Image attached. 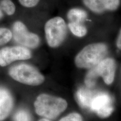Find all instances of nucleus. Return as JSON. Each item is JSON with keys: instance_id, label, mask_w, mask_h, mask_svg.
<instances>
[{"instance_id": "1", "label": "nucleus", "mask_w": 121, "mask_h": 121, "mask_svg": "<svg viewBox=\"0 0 121 121\" xmlns=\"http://www.w3.org/2000/svg\"><path fill=\"white\" fill-rule=\"evenodd\" d=\"M67 103L62 98L46 94L38 96L34 102L35 112L47 119H54L65 110Z\"/></svg>"}, {"instance_id": "2", "label": "nucleus", "mask_w": 121, "mask_h": 121, "mask_svg": "<svg viewBox=\"0 0 121 121\" xmlns=\"http://www.w3.org/2000/svg\"><path fill=\"white\" fill-rule=\"evenodd\" d=\"M107 45L103 43L87 45L76 57V65L78 67L84 69L95 67L103 60L107 53Z\"/></svg>"}, {"instance_id": "3", "label": "nucleus", "mask_w": 121, "mask_h": 121, "mask_svg": "<svg viewBox=\"0 0 121 121\" xmlns=\"http://www.w3.org/2000/svg\"><path fill=\"white\" fill-rule=\"evenodd\" d=\"M67 25L60 16L54 17L46 22L44 26L45 39L51 48H56L65 40L67 35Z\"/></svg>"}, {"instance_id": "4", "label": "nucleus", "mask_w": 121, "mask_h": 121, "mask_svg": "<svg viewBox=\"0 0 121 121\" xmlns=\"http://www.w3.org/2000/svg\"><path fill=\"white\" fill-rule=\"evenodd\" d=\"M9 73L13 80L28 85H39L44 81V77L38 69L25 63L12 67Z\"/></svg>"}, {"instance_id": "5", "label": "nucleus", "mask_w": 121, "mask_h": 121, "mask_svg": "<svg viewBox=\"0 0 121 121\" xmlns=\"http://www.w3.org/2000/svg\"><path fill=\"white\" fill-rule=\"evenodd\" d=\"M11 31L15 41L22 46L26 48H35L40 44L39 36L29 31L26 25L20 21L14 22Z\"/></svg>"}, {"instance_id": "6", "label": "nucleus", "mask_w": 121, "mask_h": 121, "mask_svg": "<svg viewBox=\"0 0 121 121\" xmlns=\"http://www.w3.org/2000/svg\"><path fill=\"white\" fill-rule=\"evenodd\" d=\"M31 57V52L28 48L22 45L6 47L0 49V66L4 67L16 60H26Z\"/></svg>"}, {"instance_id": "7", "label": "nucleus", "mask_w": 121, "mask_h": 121, "mask_svg": "<svg viewBox=\"0 0 121 121\" xmlns=\"http://www.w3.org/2000/svg\"><path fill=\"white\" fill-rule=\"evenodd\" d=\"M89 109L95 112L99 117H108L113 111L112 99L107 93L95 94Z\"/></svg>"}, {"instance_id": "8", "label": "nucleus", "mask_w": 121, "mask_h": 121, "mask_svg": "<svg viewBox=\"0 0 121 121\" xmlns=\"http://www.w3.org/2000/svg\"><path fill=\"white\" fill-rule=\"evenodd\" d=\"M93 69L98 76L102 77L107 84H111L113 82L116 72V62L113 59L103 60Z\"/></svg>"}, {"instance_id": "9", "label": "nucleus", "mask_w": 121, "mask_h": 121, "mask_svg": "<svg viewBox=\"0 0 121 121\" xmlns=\"http://www.w3.org/2000/svg\"><path fill=\"white\" fill-rule=\"evenodd\" d=\"M82 2L93 13H102L117 10L120 5L121 0H82Z\"/></svg>"}, {"instance_id": "10", "label": "nucleus", "mask_w": 121, "mask_h": 121, "mask_svg": "<svg viewBox=\"0 0 121 121\" xmlns=\"http://www.w3.org/2000/svg\"><path fill=\"white\" fill-rule=\"evenodd\" d=\"M13 107V99L11 94L6 89L0 87V121L8 117Z\"/></svg>"}, {"instance_id": "11", "label": "nucleus", "mask_w": 121, "mask_h": 121, "mask_svg": "<svg viewBox=\"0 0 121 121\" xmlns=\"http://www.w3.org/2000/svg\"><path fill=\"white\" fill-rule=\"evenodd\" d=\"M95 94L89 89L81 87L77 92L78 102L83 108H90L91 102Z\"/></svg>"}, {"instance_id": "12", "label": "nucleus", "mask_w": 121, "mask_h": 121, "mask_svg": "<svg viewBox=\"0 0 121 121\" xmlns=\"http://www.w3.org/2000/svg\"><path fill=\"white\" fill-rule=\"evenodd\" d=\"M67 19L69 22H83L87 17V13L80 8H72L68 11Z\"/></svg>"}, {"instance_id": "13", "label": "nucleus", "mask_w": 121, "mask_h": 121, "mask_svg": "<svg viewBox=\"0 0 121 121\" xmlns=\"http://www.w3.org/2000/svg\"><path fill=\"white\" fill-rule=\"evenodd\" d=\"M68 26L72 34L78 37H83L87 34V29L83 22H69Z\"/></svg>"}, {"instance_id": "14", "label": "nucleus", "mask_w": 121, "mask_h": 121, "mask_svg": "<svg viewBox=\"0 0 121 121\" xmlns=\"http://www.w3.org/2000/svg\"><path fill=\"white\" fill-rule=\"evenodd\" d=\"M0 7L4 13L8 16H12L16 11V6L12 0H1Z\"/></svg>"}, {"instance_id": "15", "label": "nucleus", "mask_w": 121, "mask_h": 121, "mask_svg": "<svg viewBox=\"0 0 121 121\" xmlns=\"http://www.w3.org/2000/svg\"><path fill=\"white\" fill-rule=\"evenodd\" d=\"M13 38V33L9 29L0 28V45L9 43Z\"/></svg>"}, {"instance_id": "16", "label": "nucleus", "mask_w": 121, "mask_h": 121, "mask_svg": "<svg viewBox=\"0 0 121 121\" xmlns=\"http://www.w3.org/2000/svg\"><path fill=\"white\" fill-rule=\"evenodd\" d=\"M98 76L93 69L87 73L85 78V84L88 87H93L95 85Z\"/></svg>"}, {"instance_id": "17", "label": "nucleus", "mask_w": 121, "mask_h": 121, "mask_svg": "<svg viewBox=\"0 0 121 121\" xmlns=\"http://www.w3.org/2000/svg\"><path fill=\"white\" fill-rule=\"evenodd\" d=\"M14 121H31L30 115L24 110H19L14 116Z\"/></svg>"}, {"instance_id": "18", "label": "nucleus", "mask_w": 121, "mask_h": 121, "mask_svg": "<svg viewBox=\"0 0 121 121\" xmlns=\"http://www.w3.org/2000/svg\"><path fill=\"white\" fill-rule=\"evenodd\" d=\"M21 5L26 8H33L37 6L40 0H18Z\"/></svg>"}, {"instance_id": "19", "label": "nucleus", "mask_w": 121, "mask_h": 121, "mask_svg": "<svg viewBox=\"0 0 121 121\" xmlns=\"http://www.w3.org/2000/svg\"><path fill=\"white\" fill-rule=\"evenodd\" d=\"M60 121H82V119L79 114L72 113L62 118Z\"/></svg>"}, {"instance_id": "20", "label": "nucleus", "mask_w": 121, "mask_h": 121, "mask_svg": "<svg viewBox=\"0 0 121 121\" xmlns=\"http://www.w3.org/2000/svg\"><path fill=\"white\" fill-rule=\"evenodd\" d=\"M117 46L119 49L121 50V29L119 31V34L117 40Z\"/></svg>"}, {"instance_id": "21", "label": "nucleus", "mask_w": 121, "mask_h": 121, "mask_svg": "<svg viewBox=\"0 0 121 121\" xmlns=\"http://www.w3.org/2000/svg\"><path fill=\"white\" fill-rule=\"evenodd\" d=\"M3 17H4V12L2 11V9H1V7H0V20L2 19Z\"/></svg>"}, {"instance_id": "22", "label": "nucleus", "mask_w": 121, "mask_h": 121, "mask_svg": "<svg viewBox=\"0 0 121 121\" xmlns=\"http://www.w3.org/2000/svg\"><path fill=\"white\" fill-rule=\"evenodd\" d=\"M39 121H50L49 120H48V119H46V118H43V119H40Z\"/></svg>"}]
</instances>
